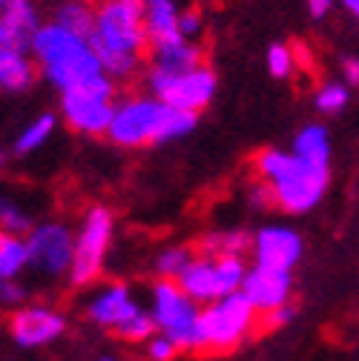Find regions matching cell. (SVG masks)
Instances as JSON below:
<instances>
[{"mask_svg":"<svg viewBox=\"0 0 359 361\" xmlns=\"http://www.w3.org/2000/svg\"><path fill=\"white\" fill-rule=\"evenodd\" d=\"M293 315H296V307H293V304H285V307H279V310H273V312L261 315V319H264L267 327H285V324L293 322Z\"/></svg>","mask_w":359,"mask_h":361,"instance_id":"1f68e13d","label":"cell"},{"mask_svg":"<svg viewBox=\"0 0 359 361\" xmlns=\"http://www.w3.org/2000/svg\"><path fill=\"white\" fill-rule=\"evenodd\" d=\"M6 4H9V0H0V9H4V6H6Z\"/></svg>","mask_w":359,"mask_h":361,"instance_id":"d590c367","label":"cell"},{"mask_svg":"<svg viewBox=\"0 0 359 361\" xmlns=\"http://www.w3.org/2000/svg\"><path fill=\"white\" fill-rule=\"evenodd\" d=\"M199 115L182 112L155 95H129L115 104L112 123L107 129V138L115 147L124 149H139L153 144L178 141L196 129Z\"/></svg>","mask_w":359,"mask_h":361,"instance_id":"7a4b0ae2","label":"cell"},{"mask_svg":"<svg viewBox=\"0 0 359 361\" xmlns=\"http://www.w3.org/2000/svg\"><path fill=\"white\" fill-rule=\"evenodd\" d=\"M196 66H204V49L199 40L175 37L150 47V69L161 75H182Z\"/></svg>","mask_w":359,"mask_h":361,"instance_id":"e0dca14e","label":"cell"},{"mask_svg":"<svg viewBox=\"0 0 359 361\" xmlns=\"http://www.w3.org/2000/svg\"><path fill=\"white\" fill-rule=\"evenodd\" d=\"M101 361H115V358H101Z\"/></svg>","mask_w":359,"mask_h":361,"instance_id":"8d00e7d4","label":"cell"},{"mask_svg":"<svg viewBox=\"0 0 359 361\" xmlns=\"http://www.w3.org/2000/svg\"><path fill=\"white\" fill-rule=\"evenodd\" d=\"M256 324H259V312L242 290L218 301H210L199 319V336H201L199 353H230L256 330Z\"/></svg>","mask_w":359,"mask_h":361,"instance_id":"5b68a950","label":"cell"},{"mask_svg":"<svg viewBox=\"0 0 359 361\" xmlns=\"http://www.w3.org/2000/svg\"><path fill=\"white\" fill-rule=\"evenodd\" d=\"M293 152L310 164L331 166V135L322 123H307L296 132L293 138Z\"/></svg>","mask_w":359,"mask_h":361,"instance_id":"ffe728a7","label":"cell"},{"mask_svg":"<svg viewBox=\"0 0 359 361\" xmlns=\"http://www.w3.org/2000/svg\"><path fill=\"white\" fill-rule=\"evenodd\" d=\"M153 319L158 324V333L167 336L182 353H199L201 336H199V319L201 307L193 301L178 281L161 279L153 287Z\"/></svg>","mask_w":359,"mask_h":361,"instance_id":"8992f818","label":"cell"},{"mask_svg":"<svg viewBox=\"0 0 359 361\" xmlns=\"http://www.w3.org/2000/svg\"><path fill=\"white\" fill-rule=\"evenodd\" d=\"M26 298V290L15 281H0V304H20Z\"/></svg>","mask_w":359,"mask_h":361,"instance_id":"d6a6232c","label":"cell"},{"mask_svg":"<svg viewBox=\"0 0 359 361\" xmlns=\"http://www.w3.org/2000/svg\"><path fill=\"white\" fill-rule=\"evenodd\" d=\"M302 238L296 230L290 227H261L259 233H253V247H250V258L256 267H267V269H290L299 264L302 258Z\"/></svg>","mask_w":359,"mask_h":361,"instance_id":"4fadbf2b","label":"cell"},{"mask_svg":"<svg viewBox=\"0 0 359 361\" xmlns=\"http://www.w3.org/2000/svg\"><path fill=\"white\" fill-rule=\"evenodd\" d=\"M121 341H129V344H147L153 336H158V324L153 319V312H147L144 307H139L136 312L129 315L124 324H118L112 330Z\"/></svg>","mask_w":359,"mask_h":361,"instance_id":"d4e9b609","label":"cell"},{"mask_svg":"<svg viewBox=\"0 0 359 361\" xmlns=\"http://www.w3.org/2000/svg\"><path fill=\"white\" fill-rule=\"evenodd\" d=\"M26 250H29V267L37 269L40 276L58 279L72 269L75 258V235L64 227V224L47 221L32 227L26 235Z\"/></svg>","mask_w":359,"mask_h":361,"instance_id":"8fae6325","label":"cell"},{"mask_svg":"<svg viewBox=\"0 0 359 361\" xmlns=\"http://www.w3.org/2000/svg\"><path fill=\"white\" fill-rule=\"evenodd\" d=\"M52 132H55V115H52V112H43V115L32 118V121L23 126V132L15 138V152H18V155H32V152H37L43 144L52 138Z\"/></svg>","mask_w":359,"mask_h":361,"instance_id":"cb8c5ba5","label":"cell"},{"mask_svg":"<svg viewBox=\"0 0 359 361\" xmlns=\"http://www.w3.org/2000/svg\"><path fill=\"white\" fill-rule=\"evenodd\" d=\"M178 353H182V350H178L167 336H153L150 341H147V355H150V361H172Z\"/></svg>","mask_w":359,"mask_h":361,"instance_id":"f546056e","label":"cell"},{"mask_svg":"<svg viewBox=\"0 0 359 361\" xmlns=\"http://www.w3.org/2000/svg\"><path fill=\"white\" fill-rule=\"evenodd\" d=\"M29 267L26 238L0 230V281H15Z\"/></svg>","mask_w":359,"mask_h":361,"instance_id":"44dd1931","label":"cell"},{"mask_svg":"<svg viewBox=\"0 0 359 361\" xmlns=\"http://www.w3.org/2000/svg\"><path fill=\"white\" fill-rule=\"evenodd\" d=\"M253 164L256 178L271 187L276 207L293 215H302L317 207L331 184V166L310 164L296 152L261 149Z\"/></svg>","mask_w":359,"mask_h":361,"instance_id":"277c9868","label":"cell"},{"mask_svg":"<svg viewBox=\"0 0 359 361\" xmlns=\"http://www.w3.org/2000/svg\"><path fill=\"white\" fill-rule=\"evenodd\" d=\"M247 264L245 258L239 255H193L190 267L182 273L178 284L182 290L199 301V304H210V301H218L224 295H233L242 290L245 284V276H247Z\"/></svg>","mask_w":359,"mask_h":361,"instance_id":"ba28073f","label":"cell"},{"mask_svg":"<svg viewBox=\"0 0 359 361\" xmlns=\"http://www.w3.org/2000/svg\"><path fill=\"white\" fill-rule=\"evenodd\" d=\"M342 83H348V86H359V58H353V55H348L345 61H342Z\"/></svg>","mask_w":359,"mask_h":361,"instance_id":"836d02e7","label":"cell"},{"mask_svg":"<svg viewBox=\"0 0 359 361\" xmlns=\"http://www.w3.org/2000/svg\"><path fill=\"white\" fill-rule=\"evenodd\" d=\"M89 40L101 58L107 78L115 83L132 80L141 72V63L150 52L141 0H98Z\"/></svg>","mask_w":359,"mask_h":361,"instance_id":"6da1fadb","label":"cell"},{"mask_svg":"<svg viewBox=\"0 0 359 361\" xmlns=\"http://www.w3.org/2000/svg\"><path fill=\"white\" fill-rule=\"evenodd\" d=\"M299 66V55L293 47H288V43H276V47L267 49V72H271L273 78L279 80H288Z\"/></svg>","mask_w":359,"mask_h":361,"instance_id":"83f0119b","label":"cell"},{"mask_svg":"<svg viewBox=\"0 0 359 361\" xmlns=\"http://www.w3.org/2000/svg\"><path fill=\"white\" fill-rule=\"evenodd\" d=\"M35 78L37 69L23 49L0 47V89L4 92H26L35 83Z\"/></svg>","mask_w":359,"mask_h":361,"instance_id":"d6986e66","label":"cell"},{"mask_svg":"<svg viewBox=\"0 0 359 361\" xmlns=\"http://www.w3.org/2000/svg\"><path fill=\"white\" fill-rule=\"evenodd\" d=\"M190 261H193V250H187V247H167L155 258V273H158V279L178 281L184 269L190 267Z\"/></svg>","mask_w":359,"mask_h":361,"instance_id":"484cf974","label":"cell"},{"mask_svg":"<svg viewBox=\"0 0 359 361\" xmlns=\"http://www.w3.org/2000/svg\"><path fill=\"white\" fill-rule=\"evenodd\" d=\"M115 80L101 75L83 86H75L69 92H61V118L72 132L81 135H107L112 115H115Z\"/></svg>","mask_w":359,"mask_h":361,"instance_id":"52a82bcc","label":"cell"},{"mask_svg":"<svg viewBox=\"0 0 359 361\" xmlns=\"http://www.w3.org/2000/svg\"><path fill=\"white\" fill-rule=\"evenodd\" d=\"M32 55L37 61L40 75L58 92H69L104 75L101 58L86 35L69 32L61 23H43L32 40Z\"/></svg>","mask_w":359,"mask_h":361,"instance_id":"3957f363","label":"cell"},{"mask_svg":"<svg viewBox=\"0 0 359 361\" xmlns=\"http://www.w3.org/2000/svg\"><path fill=\"white\" fill-rule=\"evenodd\" d=\"M0 230L26 238L32 233V218L12 201H0Z\"/></svg>","mask_w":359,"mask_h":361,"instance_id":"f1b7e54d","label":"cell"},{"mask_svg":"<svg viewBox=\"0 0 359 361\" xmlns=\"http://www.w3.org/2000/svg\"><path fill=\"white\" fill-rule=\"evenodd\" d=\"M37 29L40 20H37V6L32 0H9L0 9V47L29 52Z\"/></svg>","mask_w":359,"mask_h":361,"instance_id":"9a60e30c","label":"cell"},{"mask_svg":"<svg viewBox=\"0 0 359 361\" xmlns=\"http://www.w3.org/2000/svg\"><path fill=\"white\" fill-rule=\"evenodd\" d=\"M55 23L89 37L93 35V23H95V4H89V0H64L55 9Z\"/></svg>","mask_w":359,"mask_h":361,"instance_id":"7402d4cb","label":"cell"},{"mask_svg":"<svg viewBox=\"0 0 359 361\" xmlns=\"http://www.w3.org/2000/svg\"><path fill=\"white\" fill-rule=\"evenodd\" d=\"M253 247V235L250 233H242V230H230V233H210L204 241H201V252L204 255H239L245 258V252H250Z\"/></svg>","mask_w":359,"mask_h":361,"instance_id":"603a6c76","label":"cell"},{"mask_svg":"<svg viewBox=\"0 0 359 361\" xmlns=\"http://www.w3.org/2000/svg\"><path fill=\"white\" fill-rule=\"evenodd\" d=\"M334 4H336V0H305V6H307V12H310V18H317V20H322V18L334 9Z\"/></svg>","mask_w":359,"mask_h":361,"instance_id":"e575fe53","label":"cell"},{"mask_svg":"<svg viewBox=\"0 0 359 361\" xmlns=\"http://www.w3.org/2000/svg\"><path fill=\"white\" fill-rule=\"evenodd\" d=\"M242 293L247 295V301L256 307V312L267 315L285 304H290V293H293V279L285 269H267V267H250Z\"/></svg>","mask_w":359,"mask_h":361,"instance_id":"5bb4252c","label":"cell"},{"mask_svg":"<svg viewBox=\"0 0 359 361\" xmlns=\"http://www.w3.org/2000/svg\"><path fill=\"white\" fill-rule=\"evenodd\" d=\"M348 98H351L348 83L328 80V83H322L317 89V95H313V106H317L319 112H325V115H336V112H342L348 106Z\"/></svg>","mask_w":359,"mask_h":361,"instance_id":"4316f807","label":"cell"},{"mask_svg":"<svg viewBox=\"0 0 359 361\" xmlns=\"http://www.w3.org/2000/svg\"><path fill=\"white\" fill-rule=\"evenodd\" d=\"M141 6H144V26L150 35V47L182 37L178 23H182L184 9L178 0H141Z\"/></svg>","mask_w":359,"mask_h":361,"instance_id":"ac0fdd59","label":"cell"},{"mask_svg":"<svg viewBox=\"0 0 359 361\" xmlns=\"http://www.w3.org/2000/svg\"><path fill=\"white\" fill-rule=\"evenodd\" d=\"M178 29H182V37H187V40H199V35H201V15H199L196 9H184Z\"/></svg>","mask_w":359,"mask_h":361,"instance_id":"4dcf8cb0","label":"cell"},{"mask_svg":"<svg viewBox=\"0 0 359 361\" xmlns=\"http://www.w3.org/2000/svg\"><path fill=\"white\" fill-rule=\"evenodd\" d=\"M9 333H12L15 344H20V347H43L66 333V319L55 307L32 304V307H20L12 312Z\"/></svg>","mask_w":359,"mask_h":361,"instance_id":"7c38bea8","label":"cell"},{"mask_svg":"<svg viewBox=\"0 0 359 361\" xmlns=\"http://www.w3.org/2000/svg\"><path fill=\"white\" fill-rule=\"evenodd\" d=\"M147 86L158 101L182 112L199 115L216 98V72L207 63L190 72H182V75H161V72L147 69Z\"/></svg>","mask_w":359,"mask_h":361,"instance_id":"30bf717a","label":"cell"},{"mask_svg":"<svg viewBox=\"0 0 359 361\" xmlns=\"http://www.w3.org/2000/svg\"><path fill=\"white\" fill-rule=\"evenodd\" d=\"M136 310H139V304H136V298L129 295V290L124 284H107V287H101L93 298H89L86 319L93 322V324H98V327L115 330Z\"/></svg>","mask_w":359,"mask_h":361,"instance_id":"2e32d148","label":"cell"},{"mask_svg":"<svg viewBox=\"0 0 359 361\" xmlns=\"http://www.w3.org/2000/svg\"><path fill=\"white\" fill-rule=\"evenodd\" d=\"M112 212L107 207H93L75 235V258L69 269V284L72 287H89L104 269L110 244H112Z\"/></svg>","mask_w":359,"mask_h":361,"instance_id":"9c48e42d","label":"cell"}]
</instances>
